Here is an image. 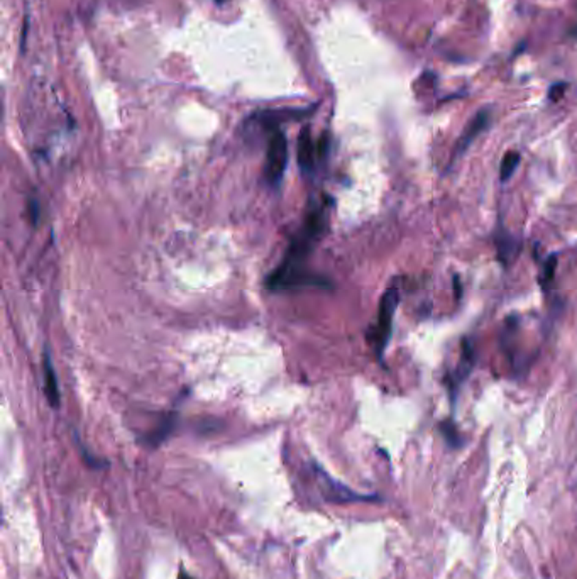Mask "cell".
Here are the masks:
<instances>
[{"mask_svg": "<svg viewBox=\"0 0 577 579\" xmlns=\"http://www.w3.org/2000/svg\"><path fill=\"white\" fill-rule=\"evenodd\" d=\"M398 304H400V293H398L396 288L386 290L383 293L381 300H379L378 319H376V323L371 327L370 336H367L371 345L374 348L378 359H383L389 339H392L393 319L394 314H396Z\"/></svg>", "mask_w": 577, "mask_h": 579, "instance_id": "obj_1", "label": "cell"}, {"mask_svg": "<svg viewBox=\"0 0 577 579\" xmlns=\"http://www.w3.org/2000/svg\"><path fill=\"white\" fill-rule=\"evenodd\" d=\"M288 165V141L286 136L276 129L268 141L264 161V178L269 185H278L283 180Z\"/></svg>", "mask_w": 577, "mask_h": 579, "instance_id": "obj_2", "label": "cell"}, {"mask_svg": "<svg viewBox=\"0 0 577 579\" xmlns=\"http://www.w3.org/2000/svg\"><path fill=\"white\" fill-rule=\"evenodd\" d=\"M328 148V139L327 136H322L319 141H315L310 134V130L303 129L300 137H298V146H297V156L298 163H300V168L305 171V173H312L315 170V165L319 159H324V156L327 155Z\"/></svg>", "mask_w": 577, "mask_h": 579, "instance_id": "obj_3", "label": "cell"}, {"mask_svg": "<svg viewBox=\"0 0 577 579\" xmlns=\"http://www.w3.org/2000/svg\"><path fill=\"white\" fill-rule=\"evenodd\" d=\"M317 479H319V490L322 491V497L327 501H334V503H354V501H371L372 497L367 495H361L357 491L350 490L346 484L335 481L334 478L322 471L315 466Z\"/></svg>", "mask_w": 577, "mask_h": 579, "instance_id": "obj_4", "label": "cell"}, {"mask_svg": "<svg viewBox=\"0 0 577 579\" xmlns=\"http://www.w3.org/2000/svg\"><path fill=\"white\" fill-rule=\"evenodd\" d=\"M489 122H491V114H489V111H479L476 115H474L473 119H471V122L467 124L466 129H464L462 136L459 137V141H457V144H455L454 151H452L451 163H449V166H447L449 170L452 168V163L457 161V159L461 158L464 152L469 149V146L473 144V141L476 139V137L479 136L481 133H484V130L488 129Z\"/></svg>", "mask_w": 577, "mask_h": 579, "instance_id": "obj_5", "label": "cell"}, {"mask_svg": "<svg viewBox=\"0 0 577 579\" xmlns=\"http://www.w3.org/2000/svg\"><path fill=\"white\" fill-rule=\"evenodd\" d=\"M473 366H474V351H473V345H471L469 341H466V339H464V341H462L461 359H459L457 367H455L454 374H452L451 378H447V386H449V391H451L452 405H454L455 396H457L459 386H461L462 381L466 380L467 376H469L471 370H473Z\"/></svg>", "mask_w": 577, "mask_h": 579, "instance_id": "obj_6", "label": "cell"}, {"mask_svg": "<svg viewBox=\"0 0 577 579\" xmlns=\"http://www.w3.org/2000/svg\"><path fill=\"white\" fill-rule=\"evenodd\" d=\"M495 244H496V256H498V261L501 264H511L514 261V258L520 253L521 242L518 241L514 236H511L508 231L499 227L498 231L495 232Z\"/></svg>", "mask_w": 577, "mask_h": 579, "instance_id": "obj_7", "label": "cell"}, {"mask_svg": "<svg viewBox=\"0 0 577 579\" xmlns=\"http://www.w3.org/2000/svg\"><path fill=\"white\" fill-rule=\"evenodd\" d=\"M43 380H45V393L47 403H49L53 409H58L61 402L60 395V383H58L56 370H54L53 363H51L49 352H45V361H43Z\"/></svg>", "mask_w": 577, "mask_h": 579, "instance_id": "obj_8", "label": "cell"}, {"mask_svg": "<svg viewBox=\"0 0 577 579\" xmlns=\"http://www.w3.org/2000/svg\"><path fill=\"white\" fill-rule=\"evenodd\" d=\"M520 161H521V156H520V152H517V151H508L505 156H503L501 166H499V180H501L503 183L508 181L510 178L513 177V173L517 171Z\"/></svg>", "mask_w": 577, "mask_h": 579, "instance_id": "obj_9", "label": "cell"}, {"mask_svg": "<svg viewBox=\"0 0 577 579\" xmlns=\"http://www.w3.org/2000/svg\"><path fill=\"white\" fill-rule=\"evenodd\" d=\"M439 429H440L442 437H444L445 442H447L449 446L454 447V449H457V447L462 446L464 439H462V435L459 434V431H457V427H455L454 422H452V420L440 422Z\"/></svg>", "mask_w": 577, "mask_h": 579, "instance_id": "obj_10", "label": "cell"}, {"mask_svg": "<svg viewBox=\"0 0 577 579\" xmlns=\"http://www.w3.org/2000/svg\"><path fill=\"white\" fill-rule=\"evenodd\" d=\"M555 268H557V256L555 254H550L549 258L543 263V269L540 271V285L547 286V283H550L554 280Z\"/></svg>", "mask_w": 577, "mask_h": 579, "instance_id": "obj_11", "label": "cell"}, {"mask_svg": "<svg viewBox=\"0 0 577 579\" xmlns=\"http://www.w3.org/2000/svg\"><path fill=\"white\" fill-rule=\"evenodd\" d=\"M565 89H567V85L565 83H554L552 87L549 89V98L552 102H558L562 97H564V92Z\"/></svg>", "mask_w": 577, "mask_h": 579, "instance_id": "obj_12", "label": "cell"}, {"mask_svg": "<svg viewBox=\"0 0 577 579\" xmlns=\"http://www.w3.org/2000/svg\"><path fill=\"white\" fill-rule=\"evenodd\" d=\"M452 285H454V291H455V300H461V295H462V285H461V278H459L457 275H454V278H452Z\"/></svg>", "mask_w": 577, "mask_h": 579, "instance_id": "obj_13", "label": "cell"}, {"mask_svg": "<svg viewBox=\"0 0 577 579\" xmlns=\"http://www.w3.org/2000/svg\"><path fill=\"white\" fill-rule=\"evenodd\" d=\"M178 579H195V578H192V576H190V574H186L185 571L181 569L180 571V576H178Z\"/></svg>", "mask_w": 577, "mask_h": 579, "instance_id": "obj_14", "label": "cell"}]
</instances>
